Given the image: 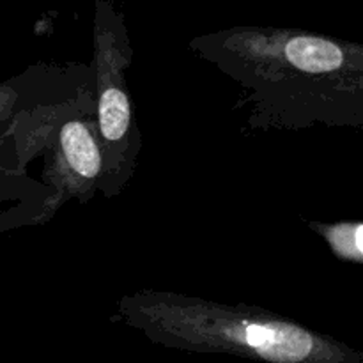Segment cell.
I'll return each mask as SVG.
<instances>
[{
    "label": "cell",
    "instance_id": "cell-1",
    "mask_svg": "<svg viewBox=\"0 0 363 363\" xmlns=\"http://www.w3.org/2000/svg\"><path fill=\"white\" fill-rule=\"evenodd\" d=\"M190 50L241 89L248 126L363 128V45L303 28L236 25Z\"/></svg>",
    "mask_w": 363,
    "mask_h": 363
},
{
    "label": "cell",
    "instance_id": "cell-7",
    "mask_svg": "<svg viewBox=\"0 0 363 363\" xmlns=\"http://www.w3.org/2000/svg\"><path fill=\"white\" fill-rule=\"evenodd\" d=\"M0 363H2V362H0Z\"/></svg>",
    "mask_w": 363,
    "mask_h": 363
},
{
    "label": "cell",
    "instance_id": "cell-4",
    "mask_svg": "<svg viewBox=\"0 0 363 363\" xmlns=\"http://www.w3.org/2000/svg\"><path fill=\"white\" fill-rule=\"evenodd\" d=\"M133 59L124 16L110 0H96L94 14V103L96 128L103 158L99 191L106 199L126 188L137 170L142 149L133 116L126 71Z\"/></svg>",
    "mask_w": 363,
    "mask_h": 363
},
{
    "label": "cell",
    "instance_id": "cell-5",
    "mask_svg": "<svg viewBox=\"0 0 363 363\" xmlns=\"http://www.w3.org/2000/svg\"><path fill=\"white\" fill-rule=\"evenodd\" d=\"M59 67L34 66L25 73L0 84V201L16 197L14 186L16 177L7 170L4 163L6 145H16L18 124L21 116L34 106L60 98L59 91L66 82L60 80Z\"/></svg>",
    "mask_w": 363,
    "mask_h": 363
},
{
    "label": "cell",
    "instance_id": "cell-2",
    "mask_svg": "<svg viewBox=\"0 0 363 363\" xmlns=\"http://www.w3.org/2000/svg\"><path fill=\"white\" fill-rule=\"evenodd\" d=\"M117 315L167 350L262 363H363V351L254 305L140 289L119 298Z\"/></svg>",
    "mask_w": 363,
    "mask_h": 363
},
{
    "label": "cell",
    "instance_id": "cell-6",
    "mask_svg": "<svg viewBox=\"0 0 363 363\" xmlns=\"http://www.w3.org/2000/svg\"><path fill=\"white\" fill-rule=\"evenodd\" d=\"M308 227L325 240L335 257L363 264V222H308Z\"/></svg>",
    "mask_w": 363,
    "mask_h": 363
},
{
    "label": "cell",
    "instance_id": "cell-3",
    "mask_svg": "<svg viewBox=\"0 0 363 363\" xmlns=\"http://www.w3.org/2000/svg\"><path fill=\"white\" fill-rule=\"evenodd\" d=\"M41 149L52 151L43 188H50L27 211L0 213V229L43 225L71 199L87 202L99 191L103 158L96 128V103L87 85L77 96L50 103L41 119Z\"/></svg>",
    "mask_w": 363,
    "mask_h": 363
}]
</instances>
